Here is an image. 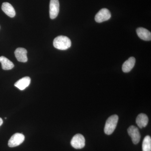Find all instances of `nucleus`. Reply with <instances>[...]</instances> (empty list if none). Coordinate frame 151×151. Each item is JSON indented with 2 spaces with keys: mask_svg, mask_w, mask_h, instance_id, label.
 Instances as JSON below:
<instances>
[{
  "mask_svg": "<svg viewBox=\"0 0 151 151\" xmlns=\"http://www.w3.org/2000/svg\"><path fill=\"white\" fill-rule=\"evenodd\" d=\"M0 62L1 63L3 70H11L14 66L13 63L4 56L0 57Z\"/></svg>",
  "mask_w": 151,
  "mask_h": 151,
  "instance_id": "4468645a",
  "label": "nucleus"
},
{
  "mask_svg": "<svg viewBox=\"0 0 151 151\" xmlns=\"http://www.w3.org/2000/svg\"><path fill=\"white\" fill-rule=\"evenodd\" d=\"M14 53L16 58L19 61L23 63L27 62V51L26 49L19 47L16 50Z\"/></svg>",
  "mask_w": 151,
  "mask_h": 151,
  "instance_id": "6e6552de",
  "label": "nucleus"
},
{
  "mask_svg": "<svg viewBox=\"0 0 151 151\" xmlns=\"http://www.w3.org/2000/svg\"><path fill=\"white\" fill-rule=\"evenodd\" d=\"M3 123V121L1 118H0V127L2 125Z\"/></svg>",
  "mask_w": 151,
  "mask_h": 151,
  "instance_id": "dca6fc26",
  "label": "nucleus"
},
{
  "mask_svg": "<svg viewBox=\"0 0 151 151\" xmlns=\"http://www.w3.org/2000/svg\"><path fill=\"white\" fill-rule=\"evenodd\" d=\"M119 121V116L116 115L110 116L105 123L104 132L107 135H111L116 129Z\"/></svg>",
  "mask_w": 151,
  "mask_h": 151,
  "instance_id": "f03ea898",
  "label": "nucleus"
},
{
  "mask_svg": "<svg viewBox=\"0 0 151 151\" xmlns=\"http://www.w3.org/2000/svg\"><path fill=\"white\" fill-rule=\"evenodd\" d=\"M143 151H151V138L147 136L144 138L142 143Z\"/></svg>",
  "mask_w": 151,
  "mask_h": 151,
  "instance_id": "2eb2a0df",
  "label": "nucleus"
},
{
  "mask_svg": "<svg viewBox=\"0 0 151 151\" xmlns=\"http://www.w3.org/2000/svg\"><path fill=\"white\" fill-rule=\"evenodd\" d=\"M53 46L60 50H66L70 48L71 42L70 39L64 36L57 37L53 40Z\"/></svg>",
  "mask_w": 151,
  "mask_h": 151,
  "instance_id": "f257e3e1",
  "label": "nucleus"
},
{
  "mask_svg": "<svg viewBox=\"0 0 151 151\" xmlns=\"http://www.w3.org/2000/svg\"><path fill=\"white\" fill-rule=\"evenodd\" d=\"M111 17V13L109 10L103 9L100 10L95 16V20L97 23L103 22L108 20Z\"/></svg>",
  "mask_w": 151,
  "mask_h": 151,
  "instance_id": "39448f33",
  "label": "nucleus"
},
{
  "mask_svg": "<svg viewBox=\"0 0 151 151\" xmlns=\"http://www.w3.org/2000/svg\"><path fill=\"white\" fill-rule=\"evenodd\" d=\"M137 32L139 37L142 40H151V33L148 30L143 27L138 28L137 29Z\"/></svg>",
  "mask_w": 151,
  "mask_h": 151,
  "instance_id": "1a4fd4ad",
  "label": "nucleus"
},
{
  "mask_svg": "<svg viewBox=\"0 0 151 151\" xmlns=\"http://www.w3.org/2000/svg\"><path fill=\"white\" fill-rule=\"evenodd\" d=\"M70 144L76 149L83 148L85 145V138L81 134H77L72 138Z\"/></svg>",
  "mask_w": 151,
  "mask_h": 151,
  "instance_id": "7ed1b4c3",
  "label": "nucleus"
},
{
  "mask_svg": "<svg viewBox=\"0 0 151 151\" xmlns=\"http://www.w3.org/2000/svg\"><path fill=\"white\" fill-rule=\"evenodd\" d=\"M2 10L9 17H14L16 15L15 11L13 6L8 2L3 3L1 6Z\"/></svg>",
  "mask_w": 151,
  "mask_h": 151,
  "instance_id": "9b49d317",
  "label": "nucleus"
},
{
  "mask_svg": "<svg viewBox=\"0 0 151 151\" xmlns=\"http://www.w3.org/2000/svg\"><path fill=\"white\" fill-rule=\"evenodd\" d=\"M24 139L25 137L23 134L16 133L9 140L8 146L10 147H17L23 142Z\"/></svg>",
  "mask_w": 151,
  "mask_h": 151,
  "instance_id": "20e7f679",
  "label": "nucleus"
},
{
  "mask_svg": "<svg viewBox=\"0 0 151 151\" xmlns=\"http://www.w3.org/2000/svg\"><path fill=\"white\" fill-rule=\"evenodd\" d=\"M136 59L133 57H130L126 60L122 66V70L125 73H128L133 69L134 66Z\"/></svg>",
  "mask_w": 151,
  "mask_h": 151,
  "instance_id": "f8f14e48",
  "label": "nucleus"
},
{
  "mask_svg": "<svg viewBox=\"0 0 151 151\" xmlns=\"http://www.w3.org/2000/svg\"><path fill=\"white\" fill-rule=\"evenodd\" d=\"M31 78L28 76H26L19 79L14 84V86L21 90H23L28 87L30 84Z\"/></svg>",
  "mask_w": 151,
  "mask_h": 151,
  "instance_id": "9d476101",
  "label": "nucleus"
},
{
  "mask_svg": "<svg viewBox=\"0 0 151 151\" xmlns=\"http://www.w3.org/2000/svg\"><path fill=\"white\" fill-rule=\"evenodd\" d=\"M148 122V117L144 113L139 114L136 119V123L141 129L145 127L147 125Z\"/></svg>",
  "mask_w": 151,
  "mask_h": 151,
  "instance_id": "ddd939ff",
  "label": "nucleus"
},
{
  "mask_svg": "<svg viewBox=\"0 0 151 151\" xmlns=\"http://www.w3.org/2000/svg\"><path fill=\"white\" fill-rule=\"evenodd\" d=\"M128 133L132 138V142L135 145L138 144L141 139V135L137 127L131 126L128 129Z\"/></svg>",
  "mask_w": 151,
  "mask_h": 151,
  "instance_id": "0eeeda50",
  "label": "nucleus"
},
{
  "mask_svg": "<svg viewBox=\"0 0 151 151\" xmlns=\"http://www.w3.org/2000/svg\"><path fill=\"white\" fill-rule=\"evenodd\" d=\"M58 0H50V16L52 19L56 18L59 12Z\"/></svg>",
  "mask_w": 151,
  "mask_h": 151,
  "instance_id": "423d86ee",
  "label": "nucleus"
}]
</instances>
